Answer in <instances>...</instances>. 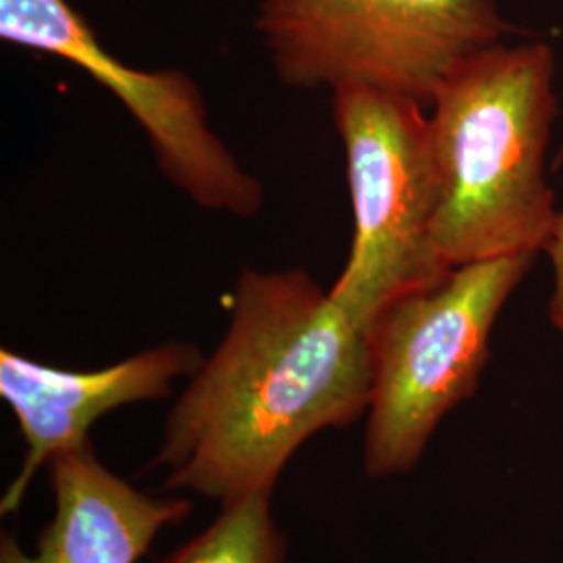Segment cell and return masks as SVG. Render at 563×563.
I'll list each match as a JSON object with an SVG mask.
<instances>
[{
  "mask_svg": "<svg viewBox=\"0 0 563 563\" xmlns=\"http://www.w3.org/2000/svg\"><path fill=\"white\" fill-rule=\"evenodd\" d=\"M372 386L367 332L309 272L244 269L222 341L165 423V488L222 505L274 495L311 437L367 416Z\"/></svg>",
  "mask_w": 563,
  "mask_h": 563,
  "instance_id": "obj_1",
  "label": "cell"
},
{
  "mask_svg": "<svg viewBox=\"0 0 563 563\" xmlns=\"http://www.w3.org/2000/svg\"><path fill=\"white\" fill-rule=\"evenodd\" d=\"M553 74L549 44L495 42L439 86L428 115L432 244L446 267L537 255L549 241L560 213L544 176Z\"/></svg>",
  "mask_w": 563,
  "mask_h": 563,
  "instance_id": "obj_2",
  "label": "cell"
},
{
  "mask_svg": "<svg viewBox=\"0 0 563 563\" xmlns=\"http://www.w3.org/2000/svg\"><path fill=\"white\" fill-rule=\"evenodd\" d=\"M534 257L523 253L453 267L443 282L386 305L369 323L367 476L413 470L444 416L474 397L490 332Z\"/></svg>",
  "mask_w": 563,
  "mask_h": 563,
  "instance_id": "obj_3",
  "label": "cell"
},
{
  "mask_svg": "<svg viewBox=\"0 0 563 563\" xmlns=\"http://www.w3.org/2000/svg\"><path fill=\"white\" fill-rule=\"evenodd\" d=\"M253 30L288 88L362 84L430 107L444 78L511 25L497 0H260Z\"/></svg>",
  "mask_w": 563,
  "mask_h": 563,
  "instance_id": "obj_4",
  "label": "cell"
},
{
  "mask_svg": "<svg viewBox=\"0 0 563 563\" xmlns=\"http://www.w3.org/2000/svg\"><path fill=\"white\" fill-rule=\"evenodd\" d=\"M332 113L346 157L355 234L328 292L367 332L386 305L451 272L432 244L437 178L428 113L420 102L362 84L334 88Z\"/></svg>",
  "mask_w": 563,
  "mask_h": 563,
  "instance_id": "obj_5",
  "label": "cell"
},
{
  "mask_svg": "<svg viewBox=\"0 0 563 563\" xmlns=\"http://www.w3.org/2000/svg\"><path fill=\"white\" fill-rule=\"evenodd\" d=\"M0 41L67 60L107 88L139 123L163 176L205 211H262V181L216 134L201 88L186 71L125 65L67 0H0Z\"/></svg>",
  "mask_w": 563,
  "mask_h": 563,
  "instance_id": "obj_6",
  "label": "cell"
},
{
  "mask_svg": "<svg viewBox=\"0 0 563 563\" xmlns=\"http://www.w3.org/2000/svg\"><path fill=\"white\" fill-rule=\"evenodd\" d=\"M197 346L163 342L92 372H74L0 351V397L9 402L25 441L20 474L9 484L0 514H13L38 474L55 455L90 441L88 430L102 416L132 402L157 401L172 384L201 367Z\"/></svg>",
  "mask_w": 563,
  "mask_h": 563,
  "instance_id": "obj_7",
  "label": "cell"
},
{
  "mask_svg": "<svg viewBox=\"0 0 563 563\" xmlns=\"http://www.w3.org/2000/svg\"><path fill=\"white\" fill-rule=\"evenodd\" d=\"M55 516L34 553L2 534L0 563H136L190 501L153 497L107 470L90 441L51 460Z\"/></svg>",
  "mask_w": 563,
  "mask_h": 563,
  "instance_id": "obj_8",
  "label": "cell"
},
{
  "mask_svg": "<svg viewBox=\"0 0 563 563\" xmlns=\"http://www.w3.org/2000/svg\"><path fill=\"white\" fill-rule=\"evenodd\" d=\"M159 563H286V539L272 516V495L222 505L201 534Z\"/></svg>",
  "mask_w": 563,
  "mask_h": 563,
  "instance_id": "obj_9",
  "label": "cell"
},
{
  "mask_svg": "<svg viewBox=\"0 0 563 563\" xmlns=\"http://www.w3.org/2000/svg\"><path fill=\"white\" fill-rule=\"evenodd\" d=\"M543 251L549 255L551 265H553V274H555L553 297L549 302V318L563 334V211L558 213L551 236L544 244Z\"/></svg>",
  "mask_w": 563,
  "mask_h": 563,
  "instance_id": "obj_10",
  "label": "cell"
}]
</instances>
